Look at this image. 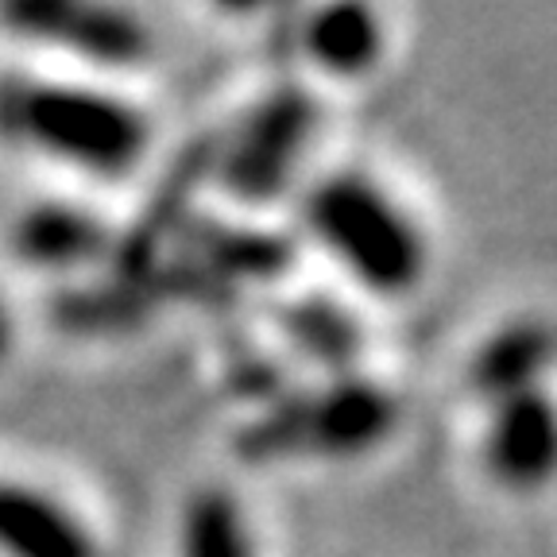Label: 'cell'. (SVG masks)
Listing matches in <instances>:
<instances>
[{
  "mask_svg": "<svg viewBox=\"0 0 557 557\" xmlns=\"http://www.w3.org/2000/svg\"><path fill=\"white\" fill-rule=\"evenodd\" d=\"M20 256L39 263H70L94 256L101 244V228L74 209H35L16 233Z\"/></svg>",
  "mask_w": 557,
  "mask_h": 557,
  "instance_id": "obj_8",
  "label": "cell"
},
{
  "mask_svg": "<svg viewBox=\"0 0 557 557\" xmlns=\"http://www.w3.org/2000/svg\"><path fill=\"white\" fill-rule=\"evenodd\" d=\"M183 557H256L240 507L225 492H206L183 519Z\"/></svg>",
  "mask_w": 557,
  "mask_h": 557,
  "instance_id": "obj_7",
  "label": "cell"
},
{
  "mask_svg": "<svg viewBox=\"0 0 557 557\" xmlns=\"http://www.w3.org/2000/svg\"><path fill=\"white\" fill-rule=\"evenodd\" d=\"M9 341H12V325H9V313L0 310V357L9 352Z\"/></svg>",
  "mask_w": 557,
  "mask_h": 557,
  "instance_id": "obj_9",
  "label": "cell"
},
{
  "mask_svg": "<svg viewBox=\"0 0 557 557\" xmlns=\"http://www.w3.org/2000/svg\"><path fill=\"white\" fill-rule=\"evenodd\" d=\"M4 113L39 148L101 174H121L148 151V116L128 101L78 86H24Z\"/></svg>",
  "mask_w": 557,
  "mask_h": 557,
  "instance_id": "obj_2",
  "label": "cell"
},
{
  "mask_svg": "<svg viewBox=\"0 0 557 557\" xmlns=\"http://www.w3.org/2000/svg\"><path fill=\"white\" fill-rule=\"evenodd\" d=\"M476 461L504 492H539L557 480V403L539 387L487 399Z\"/></svg>",
  "mask_w": 557,
  "mask_h": 557,
  "instance_id": "obj_4",
  "label": "cell"
},
{
  "mask_svg": "<svg viewBox=\"0 0 557 557\" xmlns=\"http://www.w3.org/2000/svg\"><path fill=\"white\" fill-rule=\"evenodd\" d=\"M306 240L341 283L383 306L410 302L437 271L426 206L375 163H337L302 186Z\"/></svg>",
  "mask_w": 557,
  "mask_h": 557,
  "instance_id": "obj_1",
  "label": "cell"
},
{
  "mask_svg": "<svg viewBox=\"0 0 557 557\" xmlns=\"http://www.w3.org/2000/svg\"><path fill=\"white\" fill-rule=\"evenodd\" d=\"M403 51L399 16L372 4H318L290 24V59L313 89H360Z\"/></svg>",
  "mask_w": 557,
  "mask_h": 557,
  "instance_id": "obj_3",
  "label": "cell"
},
{
  "mask_svg": "<svg viewBox=\"0 0 557 557\" xmlns=\"http://www.w3.org/2000/svg\"><path fill=\"white\" fill-rule=\"evenodd\" d=\"M4 16L24 35H39L51 44H66L97 62H136L148 54V32L116 9H86V4H16Z\"/></svg>",
  "mask_w": 557,
  "mask_h": 557,
  "instance_id": "obj_5",
  "label": "cell"
},
{
  "mask_svg": "<svg viewBox=\"0 0 557 557\" xmlns=\"http://www.w3.org/2000/svg\"><path fill=\"white\" fill-rule=\"evenodd\" d=\"M0 549L12 557H97L94 539L66 507L16 484H0Z\"/></svg>",
  "mask_w": 557,
  "mask_h": 557,
  "instance_id": "obj_6",
  "label": "cell"
}]
</instances>
